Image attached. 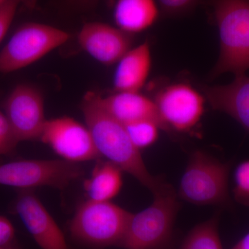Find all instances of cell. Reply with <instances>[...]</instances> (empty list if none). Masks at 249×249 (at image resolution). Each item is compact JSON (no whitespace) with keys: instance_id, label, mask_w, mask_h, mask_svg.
Returning <instances> with one entry per match:
<instances>
[{"instance_id":"obj_16","label":"cell","mask_w":249,"mask_h":249,"mask_svg":"<svg viewBox=\"0 0 249 249\" xmlns=\"http://www.w3.org/2000/svg\"><path fill=\"white\" fill-rule=\"evenodd\" d=\"M159 15L155 0H117L114 9L116 27L131 35L152 27Z\"/></svg>"},{"instance_id":"obj_5","label":"cell","mask_w":249,"mask_h":249,"mask_svg":"<svg viewBox=\"0 0 249 249\" xmlns=\"http://www.w3.org/2000/svg\"><path fill=\"white\" fill-rule=\"evenodd\" d=\"M131 214L111 201L87 200L71 219L70 232L78 242L91 247L119 246Z\"/></svg>"},{"instance_id":"obj_9","label":"cell","mask_w":249,"mask_h":249,"mask_svg":"<svg viewBox=\"0 0 249 249\" xmlns=\"http://www.w3.org/2000/svg\"><path fill=\"white\" fill-rule=\"evenodd\" d=\"M39 139L68 161L78 163L101 157L88 127L67 116L47 120Z\"/></svg>"},{"instance_id":"obj_28","label":"cell","mask_w":249,"mask_h":249,"mask_svg":"<svg viewBox=\"0 0 249 249\" xmlns=\"http://www.w3.org/2000/svg\"><path fill=\"white\" fill-rule=\"evenodd\" d=\"M8 0H0V7L2 6Z\"/></svg>"},{"instance_id":"obj_4","label":"cell","mask_w":249,"mask_h":249,"mask_svg":"<svg viewBox=\"0 0 249 249\" xmlns=\"http://www.w3.org/2000/svg\"><path fill=\"white\" fill-rule=\"evenodd\" d=\"M230 165L203 150L190 155L178 193V198L196 206H224L230 202Z\"/></svg>"},{"instance_id":"obj_2","label":"cell","mask_w":249,"mask_h":249,"mask_svg":"<svg viewBox=\"0 0 249 249\" xmlns=\"http://www.w3.org/2000/svg\"><path fill=\"white\" fill-rule=\"evenodd\" d=\"M219 31L220 52L211 77L249 70V0H207Z\"/></svg>"},{"instance_id":"obj_24","label":"cell","mask_w":249,"mask_h":249,"mask_svg":"<svg viewBox=\"0 0 249 249\" xmlns=\"http://www.w3.org/2000/svg\"><path fill=\"white\" fill-rule=\"evenodd\" d=\"M16 237V231L7 218L0 215V249L12 247Z\"/></svg>"},{"instance_id":"obj_18","label":"cell","mask_w":249,"mask_h":249,"mask_svg":"<svg viewBox=\"0 0 249 249\" xmlns=\"http://www.w3.org/2000/svg\"><path fill=\"white\" fill-rule=\"evenodd\" d=\"M218 216L198 224L186 236L180 249H224L218 230Z\"/></svg>"},{"instance_id":"obj_1","label":"cell","mask_w":249,"mask_h":249,"mask_svg":"<svg viewBox=\"0 0 249 249\" xmlns=\"http://www.w3.org/2000/svg\"><path fill=\"white\" fill-rule=\"evenodd\" d=\"M80 107L86 126L101 157L132 175L153 195L168 184L148 171L140 150L129 139L124 124L104 109L100 103L98 93H87Z\"/></svg>"},{"instance_id":"obj_10","label":"cell","mask_w":249,"mask_h":249,"mask_svg":"<svg viewBox=\"0 0 249 249\" xmlns=\"http://www.w3.org/2000/svg\"><path fill=\"white\" fill-rule=\"evenodd\" d=\"M4 109L19 142L40 139L47 119L43 96L37 88L17 85L6 98Z\"/></svg>"},{"instance_id":"obj_20","label":"cell","mask_w":249,"mask_h":249,"mask_svg":"<svg viewBox=\"0 0 249 249\" xmlns=\"http://www.w3.org/2000/svg\"><path fill=\"white\" fill-rule=\"evenodd\" d=\"M234 177V197L239 204L249 207V160L239 164Z\"/></svg>"},{"instance_id":"obj_12","label":"cell","mask_w":249,"mask_h":249,"mask_svg":"<svg viewBox=\"0 0 249 249\" xmlns=\"http://www.w3.org/2000/svg\"><path fill=\"white\" fill-rule=\"evenodd\" d=\"M78 41L80 47L95 60L111 65L131 49L133 35L106 23L91 22L80 29Z\"/></svg>"},{"instance_id":"obj_8","label":"cell","mask_w":249,"mask_h":249,"mask_svg":"<svg viewBox=\"0 0 249 249\" xmlns=\"http://www.w3.org/2000/svg\"><path fill=\"white\" fill-rule=\"evenodd\" d=\"M153 101L168 132L188 133L200 122L206 98L191 85L175 83L160 89Z\"/></svg>"},{"instance_id":"obj_27","label":"cell","mask_w":249,"mask_h":249,"mask_svg":"<svg viewBox=\"0 0 249 249\" xmlns=\"http://www.w3.org/2000/svg\"><path fill=\"white\" fill-rule=\"evenodd\" d=\"M73 1L74 4L79 5L80 6H89L95 4L98 0H70Z\"/></svg>"},{"instance_id":"obj_3","label":"cell","mask_w":249,"mask_h":249,"mask_svg":"<svg viewBox=\"0 0 249 249\" xmlns=\"http://www.w3.org/2000/svg\"><path fill=\"white\" fill-rule=\"evenodd\" d=\"M180 204L178 193L168 183L154 195L146 209L131 214L119 247L125 249H165L171 242Z\"/></svg>"},{"instance_id":"obj_22","label":"cell","mask_w":249,"mask_h":249,"mask_svg":"<svg viewBox=\"0 0 249 249\" xmlns=\"http://www.w3.org/2000/svg\"><path fill=\"white\" fill-rule=\"evenodd\" d=\"M19 142L7 117L0 110V156L11 155Z\"/></svg>"},{"instance_id":"obj_23","label":"cell","mask_w":249,"mask_h":249,"mask_svg":"<svg viewBox=\"0 0 249 249\" xmlns=\"http://www.w3.org/2000/svg\"><path fill=\"white\" fill-rule=\"evenodd\" d=\"M19 4V0H8L0 7V43L7 34Z\"/></svg>"},{"instance_id":"obj_26","label":"cell","mask_w":249,"mask_h":249,"mask_svg":"<svg viewBox=\"0 0 249 249\" xmlns=\"http://www.w3.org/2000/svg\"><path fill=\"white\" fill-rule=\"evenodd\" d=\"M19 4H22L26 9L32 11L35 9L38 0H19Z\"/></svg>"},{"instance_id":"obj_17","label":"cell","mask_w":249,"mask_h":249,"mask_svg":"<svg viewBox=\"0 0 249 249\" xmlns=\"http://www.w3.org/2000/svg\"><path fill=\"white\" fill-rule=\"evenodd\" d=\"M122 186V170L108 160L98 161L83 184L88 200L95 201H110Z\"/></svg>"},{"instance_id":"obj_21","label":"cell","mask_w":249,"mask_h":249,"mask_svg":"<svg viewBox=\"0 0 249 249\" xmlns=\"http://www.w3.org/2000/svg\"><path fill=\"white\" fill-rule=\"evenodd\" d=\"M160 12L165 17H178L188 14L200 0H155Z\"/></svg>"},{"instance_id":"obj_29","label":"cell","mask_w":249,"mask_h":249,"mask_svg":"<svg viewBox=\"0 0 249 249\" xmlns=\"http://www.w3.org/2000/svg\"><path fill=\"white\" fill-rule=\"evenodd\" d=\"M15 249V248H14V247H6V248H2V249Z\"/></svg>"},{"instance_id":"obj_6","label":"cell","mask_w":249,"mask_h":249,"mask_svg":"<svg viewBox=\"0 0 249 249\" xmlns=\"http://www.w3.org/2000/svg\"><path fill=\"white\" fill-rule=\"evenodd\" d=\"M66 31L37 22L18 28L0 52V73H11L29 66L70 39Z\"/></svg>"},{"instance_id":"obj_13","label":"cell","mask_w":249,"mask_h":249,"mask_svg":"<svg viewBox=\"0 0 249 249\" xmlns=\"http://www.w3.org/2000/svg\"><path fill=\"white\" fill-rule=\"evenodd\" d=\"M201 89L213 109L231 116L249 132V76L238 75L230 84L204 85Z\"/></svg>"},{"instance_id":"obj_19","label":"cell","mask_w":249,"mask_h":249,"mask_svg":"<svg viewBox=\"0 0 249 249\" xmlns=\"http://www.w3.org/2000/svg\"><path fill=\"white\" fill-rule=\"evenodd\" d=\"M130 140L139 149L153 145L159 138L160 125L152 121H141L124 124Z\"/></svg>"},{"instance_id":"obj_7","label":"cell","mask_w":249,"mask_h":249,"mask_svg":"<svg viewBox=\"0 0 249 249\" xmlns=\"http://www.w3.org/2000/svg\"><path fill=\"white\" fill-rule=\"evenodd\" d=\"M78 163L66 160H20L0 165V185L19 190L40 186L65 189L84 176Z\"/></svg>"},{"instance_id":"obj_25","label":"cell","mask_w":249,"mask_h":249,"mask_svg":"<svg viewBox=\"0 0 249 249\" xmlns=\"http://www.w3.org/2000/svg\"><path fill=\"white\" fill-rule=\"evenodd\" d=\"M231 249H249V232L242 237Z\"/></svg>"},{"instance_id":"obj_11","label":"cell","mask_w":249,"mask_h":249,"mask_svg":"<svg viewBox=\"0 0 249 249\" xmlns=\"http://www.w3.org/2000/svg\"><path fill=\"white\" fill-rule=\"evenodd\" d=\"M12 211L42 249H69L65 237L33 190H19Z\"/></svg>"},{"instance_id":"obj_14","label":"cell","mask_w":249,"mask_h":249,"mask_svg":"<svg viewBox=\"0 0 249 249\" xmlns=\"http://www.w3.org/2000/svg\"><path fill=\"white\" fill-rule=\"evenodd\" d=\"M99 101L104 109L122 124L152 121L158 124L162 130L168 132L153 99L139 91H117L106 97L99 94Z\"/></svg>"},{"instance_id":"obj_15","label":"cell","mask_w":249,"mask_h":249,"mask_svg":"<svg viewBox=\"0 0 249 249\" xmlns=\"http://www.w3.org/2000/svg\"><path fill=\"white\" fill-rule=\"evenodd\" d=\"M117 63L114 76V91H140L146 83L151 70L150 45L143 42L131 48Z\"/></svg>"}]
</instances>
